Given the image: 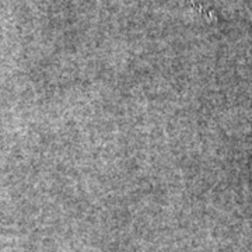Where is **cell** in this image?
<instances>
[{
	"instance_id": "cell-1",
	"label": "cell",
	"mask_w": 252,
	"mask_h": 252,
	"mask_svg": "<svg viewBox=\"0 0 252 252\" xmlns=\"http://www.w3.org/2000/svg\"><path fill=\"white\" fill-rule=\"evenodd\" d=\"M156 1H162V3L171 4V6H175V7L193 10L195 13H198L202 17L207 18V20H216L215 13L210 9H207L200 0H156Z\"/></svg>"
}]
</instances>
